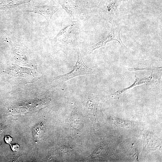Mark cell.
Returning <instances> with one entry per match:
<instances>
[{
	"label": "cell",
	"instance_id": "cell-3",
	"mask_svg": "<svg viewBox=\"0 0 162 162\" xmlns=\"http://www.w3.org/2000/svg\"><path fill=\"white\" fill-rule=\"evenodd\" d=\"M111 30L107 36L96 44L91 46V49L89 52H91L96 49L103 46H106V44L108 42L112 40H116L118 42L122 49H125L127 47L124 45L122 41L120 36L121 30V26L115 21L112 23Z\"/></svg>",
	"mask_w": 162,
	"mask_h": 162
},
{
	"label": "cell",
	"instance_id": "cell-11",
	"mask_svg": "<svg viewBox=\"0 0 162 162\" xmlns=\"http://www.w3.org/2000/svg\"><path fill=\"white\" fill-rule=\"evenodd\" d=\"M161 67H158L157 68H128V70L130 71H136L138 70H159V69H161Z\"/></svg>",
	"mask_w": 162,
	"mask_h": 162
},
{
	"label": "cell",
	"instance_id": "cell-5",
	"mask_svg": "<svg viewBox=\"0 0 162 162\" xmlns=\"http://www.w3.org/2000/svg\"><path fill=\"white\" fill-rule=\"evenodd\" d=\"M58 10V8L53 6L36 4L28 7L24 11L40 14L49 22L52 16Z\"/></svg>",
	"mask_w": 162,
	"mask_h": 162
},
{
	"label": "cell",
	"instance_id": "cell-13",
	"mask_svg": "<svg viewBox=\"0 0 162 162\" xmlns=\"http://www.w3.org/2000/svg\"><path fill=\"white\" fill-rule=\"evenodd\" d=\"M13 138L10 136H5V140L7 143L10 144Z\"/></svg>",
	"mask_w": 162,
	"mask_h": 162
},
{
	"label": "cell",
	"instance_id": "cell-12",
	"mask_svg": "<svg viewBox=\"0 0 162 162\" xmlns=\"http://www.w3.org/2000/svg\"><path fill=\"white\" fill-rule=\"evenodd\" d=\"M11 149L13 151H18L20 148V146L17 144L10 145Z\"/></svg>",
	"mask_w": 162,
	"mask_h": 162
},
{
	"label": "cell",
	"instance_id": "cell-14",
	"mask_svg": "<svg viewBox=\"0 0 162 162\" xmlns=\"http://www.w3.org/2000/svg\"><path fill=\"white\" fill-rule=\"evenodd\" d=\"M30 0V1H31V0Z\"/></svg>",
	"mask_w": 162,
	"mask_h": 162
},
{
	"label": "cell",
	"instance_id": "cell-1",
	"mask_svg": "<svg viewBox=\"0 0 162 162\" xmlns=\"http://www.w3.org/2000/svg\"><path fill=\"white\" fill-rule=\"evenodd\" d=\"M120 0H103L98 7V13L111 24L118 17Z\"/></svg>",
	"mask_w": 162,
	"mask_h": 162
},
{
	"label": "cell",
	"instance_id": "cell-6",
	"mask_svg": "<svg viewBox=\"0 0 162 162\" xmlns=\"http://www.w3.org/2000/svg\"><path fill=\"white\" fill-rule=\"evenodd\" d=\"M80 32L79 26L73 23L62 29L55 38H62L64 41L76 40L79 38Z\"/></svg>",
	"mask_w": 162,
	"mask_h": 162
},
{
	"label": "cell",
	"instance_id": "cell-4",
	"mask_svg": "<svg viewBox=\"0 0 162 162\" xmlns=\"http://www.w3.org/2000/svg\"><path fill=\"white\" fill-rule=\"evenodd\" d=\"M60 4L74 22L83 20L86 17L85 10L70 0H60Z\"/></svg>",
	"mask_w": 162,
	"mask_h": 162
},
{
	"label": "cell",
	"instance_id": "cell-7",
	"mask_svg": "<svg viewBox=\"0 0 162 162\" xmlns=\"http://www.w3.org/2000/svg\"><path fill=\"white\" fill-rule=\"evenodd\" d=\"M30 1L29 0H0V10L6 11Z\"/></svg>",
	"mask_w": 162,
	"mask_h": 162
},
{
	"label": "cell",
	"instance_id": "cell-10",
	"mask_svg": "<svg viewBox=\"0 0 162 162\" xmlns=\"http://www.w3.org/2000/svg\"><path fill=\"white\" fill-rule=\"evenodd\" d=\"M43 131L42 124H39L34 128L33 131V135L35 140H37L40 139L43 133Z\"/></svg>",
	"mask_w": 162,
	"mask_h": 162
},
{
	"label": "cell",
	"instance_id": "cell-2",
	"mask_svg": "<svg viewBox=\"0 0 162 162\" xmlns=\"http://www.w3.org/2000/svg\"><path fill=\"white\" fill-rule=\"evenodd\" d=\"M77 53V61L72 70L66 74L57 77L56 79L64 82L77 76L91 74L93 73V70L85 63L78 48Z\"/></svg>",
	"mask_w": 162,
	"mask_h": 162
},
{
	"label": "cell",
	"instance_id": "cell-9",
	"mask_svg": "<svg viewBox=\"0 0 162 162\" xmlns=\"http://www.w3.org/2000/svg\"><path fill=\"white\" fill-rule=\"evenodd\" d=\"M113 119V122L115 124L120 127L126 128H130L134 127L135 123L133 122L126 121L119 119L114 117Z\"/></svg>",
	"mask_w": 162,
	"mask_h": 162
},
{
	"label": "cell",
	"instance_id": "cell-8",
	"mask_svg": "<svg viewBox=\"0 0 162 162\" xmlns=\"http://www.w3.org/2000/svg\"><path fill=\"white\" fill-rule=\"evenodd\" d=\"M153 76L152 75H151L148 77H145L141 79H140L136 77L134 82L130 86L116 91L112 94V96H116L121 94L127 91L128 90L135 86L149 83L152 78Z\"/></svg>",
	"mask_w": 162,
	"mask_h": 162
}]
</instances>
